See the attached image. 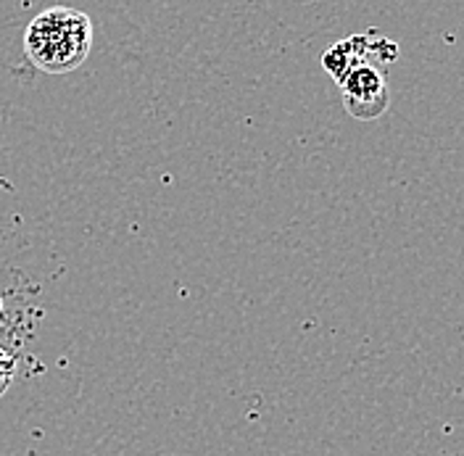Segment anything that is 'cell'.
<instances>
[{"instance_id": "cell-3", "label": "cell", "mask_w": 464, "mask_h": 456, "mask_svg": "<svg viewBox=\"0 0 464 456\" xmlns=\"http://www.w3.org/2000/svg\"><path fill=\"white\" fill-rule=\"evenodd\" d=\"M364 43H367V34H353V37H346V40L330 45L322 53L324 72L338 82L348 69H353L356 63H364Z\"/></svg>"}, {"instance_id": "cell-1", "label": "cell", "mask_w": 464, "mask_h": 456, "mask_svg": "<svg viewBox=\"0 0 464 456\" xmlns=\"http://www.w3.org/2000/svg\"><path fill=\"white\" fill-rule=\"evenodd\" d=\"M92 48L90 16L69 8L51 5L40 11L24 32V53L29 63L45 74H69L80 69Z\"/></svg>"}, {"instance_id": "cell-4", "label": "cell", "mask_w": 464, "mask_h": 456, "mask_svg": "<svg viewBox=\"0 0 464 456\" xmlns=\"http://www.w3.org/2000/svg\"><path fill=\"white\" fill-rule=\"evenodd\" d=\"M16 374V356L11 348H5V343H0V396L11 388Z\"/></svg>"}, {"instance_id": "cell-2", "label": "cell", "mask_w": 464, "mask_h": 456, "mask_svg": "<svg viewBox=\"0 0 464 456\" xmlns=\"http://www.w3.org/2000/svg\"><path fill=\"white\" fill-rule=\"evenodd\" d=\"M343 106L359 121H375L388 112L391 92L385 82V72H380L372 63H356L338 80Z\"/></svg>"}]
</instances>
